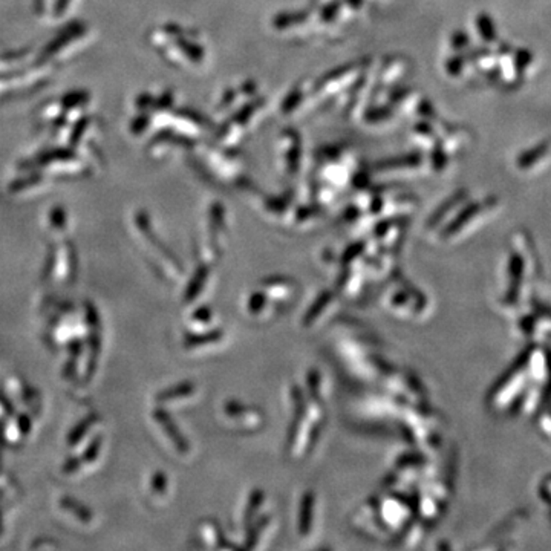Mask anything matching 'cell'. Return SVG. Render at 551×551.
Masks as SVG:
<instances>
[{
	"label": "cell",
	"instance_id": "obj_1",
	"mask_svg": "<svg viewBox=\"0 0 551 551\" xmlns=\"http://www.w3.org/2000/svg\"><path fill=\"white\" fill-rule=\"evenodd\" d=\"M550 149V140L542 141L540 144H536L533 149L526 150L519 158H518V166L521 168H527L531 167L536 161H539V158L544 156Z\"/></svg>",
	"mask_w": 551,
	"mask_h": 551
},
{
	"label": "cell",
	"instance_id": "obj_2",
	"mask_svg": "<svg viewBox=\"0 0 551 551\" xmlns=\"http://www.w3.org/2000/svg\"><path fill=\"white\" fill-rule=\"evenodd\" d=\"M478 26H479V30H481V34H483V37L485 40H488V42H495L496 40V31L493 28V23H492L490 19H488L487 16L479 17Z\"/></svg>",
	"mask_w": 551,
	"mask_h": 551
},
{
	"label": "cell",
	"instance_id": "obj_3",
	"mask_svg": "<svg viewBox=\"0 0 551 551\" xmlns=\"http://www.w3.org/2000/svg\"><path fill=\"white\" fill-rule=\"evenodd\" d=\"M531 60H533L531 52H528V51H526V49H522V51H518L516 61H514V63H516L518 70H521V73H522L524 69H527V68L531 65Z\"/></svg>",
	"mask_w": 551,
	"mask_h": 551
}]
</instances>
